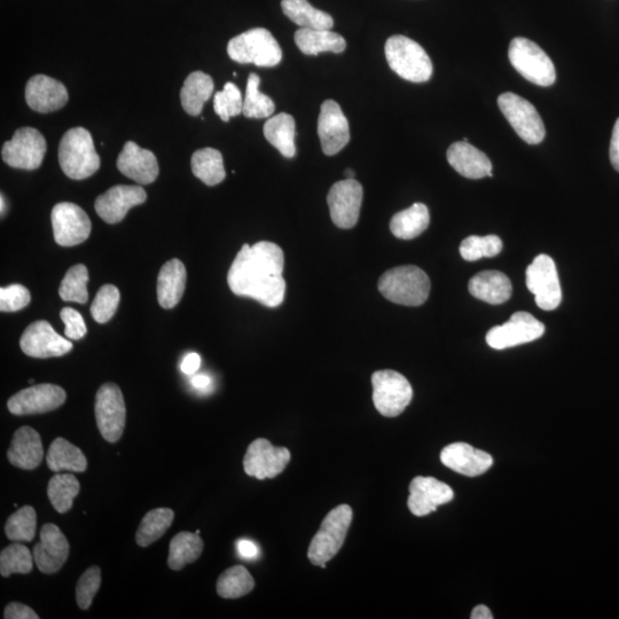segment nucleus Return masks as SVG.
Listing matches in <instances>:
<instances>
[{
	"mask_svg": "<svg viewBox=\"0 0 619 619\" xmlns=\"http://www.w3.org/2000/svg\"><path fill=\"white\" fill-rule=\"evenodd\" d=\"M255 581L249 571L242 566H235L224 571L217 582V593L223 599H239L252 592Z\"/></svg>",
	"mask_w": 619,
	"mask_h": 619,
	"instance_id": "nucleus-40",
	"label": "nucleus"
},
{
	"mask_svg": "<svg viewBox=\"0 0 619 619\" xmlns=\"http://www.w3.org/2000/svg\"><path fill=\"white\" fill-rule=\"evenodd\" d=\"M238 552L245 559H254L258 554V548L250 540L242 539L237 544Z\"/></svg>",
	"mask_w": 619,
	"mask_h": 619,
	"instance_id": "nucleus-54",
	"label": "nucleus"
},
{
	"mask_svg": "<svg viewBox=\"0 0 619 619\" xmlns=\"http://www.w3.org/2000/svg\"><path fill=\"white\" fill-rule=\"evenodd\" d=\"M5 619H38L39 616L30 607L23 603L12 602L7 605L4 611Z\"/></svg>",
	"mask_w": 619,
	"mask_h": 619,
	"instance_id": "nucleus-51",
	"label": "nucleus"
},
{
	"mask_svg": "<svg viewBox=\"0 0 619 619\" xmlns=\"http://www.w3.org/2000/svg\"><path fill=\"white\" fill-rule=\"evenodd\" d=\"M295 43L307 56H318L324 52L339 54L347 49L346 39L327 29L301 28L296 31Z\"/></svg>",
	"mask_w": 619,
	"mask_h": 619,
	"instance_id": "nucleus-30",
	"label": "nucleus"
},
{
	"mask_svg": "<svg viewBox=\"0 0 619 619\" xmlns=\"http://www.w3.org/2000/svg\"><path fill=\"white\" fill-rule=\"evenodd\" d=\"M47 466L54 473H83L88 468V460L80 448L69 443L65 438H56L50 446L46 457Z\"/></svg>",
	"mask_w": 619,
	"mask_h": 619,
	"instance_id": "nucleus-32",
	"label": "nucleus"
},
{
	"mask_svg": "<svg viewBox=\"0 0 619 619\" xmlns=\"http://www.w3.org/2000/svg\"><path fill=\"white\" fill-rule=\"evenodd\" d=\"M29 383H31V385H33V383H35V380H29Z\"/></svg>",
	"mask_w": 619,
	"mask_h": 619,
	"instance_id": "nucleus-59",
	"label": "nucleus"
},
{
	"mask_svg": "<svg viewBox=\"0 0 619 619\" xmlns=\"http://www.w3.org/2000/svg\"><path fill=\"white\" fill-rule=\"evenodd\" d=\"M229 57L239 64H254L272 68L282 60L281 47L269 30L255 28L231 39L227 45Z\"/></svg>",
	"mask_w": 619,
	"mask_h": 619,
	"instance_id": "nucleus-6",
	"label": "nucleus"
},
{
	"mask_svg": "<svg viewBox=\"0 0 619 619\" xmlns=\"http://www.w3.org/2000/svg\"><path fill=\"white\" fill-rule=\"evenodd\" d=\"M344 177H346V179H355L356 172L352 169H347L344 171Z\"/></svg>",
	"mask_w": 619,
	"mask_h": 619,
	"instance_id": "nucleus-57",
	"label": "nucleus"
},
{
	"mask_svg": "<svg viewBox=\"0 0 619 619\" xmlns=\"http://www.w3.org/2000/svg\"><path fill=\"white\" fill-rule=\"evenodd\" d=\"M281 9L301 28L331 30L334 27L331 15L315 9L308 0H282Z\"/></svg>",
	"mask_w": 619,
	"mask_h": 619,
	"instance_id": "nucleus-35",
	"label": "nucleus"
},
{
	"mask_svg": "<svg viewBox=\"0 0 619 619\" xmlns=\"http://www.w3.org/2000/svg\"><path fill=\"white\" fill-rule=\"evenodd\" d=\"M69 556V543L56 524L47 523L41 530V542L34 548V560L41 573L56 574Z\"/></svg>",
	"mask_w": 619,
	"mask_h": 619,
	"instance_id": "nucleus-22",
	"label": "nucleus"
},
{
	"mask_svg": "<svg viewBox=\"0 0 619 619\" xmlns=\"http://www.w3.org/2000/svg\"><path fill=\"white\" fill-rule=\"evenodd\" d=\"M545 333V326L528 312H516L507 323L492 327L487 342L492 349L504 350L536 341Z\"/></svg>",
	"mask_w": 619,
	"mask_h": 619,
	"instance_id": "nucleus-13",
	"label": "nucleus"
},
{
	"mask_svg": "<svg viewBox=\"0 0 619 619\" xmlns=\"http://www.w3.org/2000/svg\"><path fill=\"white\" fill-rule=\"evenodd\" d=\"M101 585V570L99 567H91L78 579L76 585V601L78 607L83 610L89 609L94 597Z\"/></svg>",
	"mask_w": 619,
	"mask_h": 619,
	"instance_id": "nucleus-48",
	"label": "nucleus"
},
{
	"mask_svg": "<svg viewBox=\"0 0 619 619\" xmlns=\"http://www.w3.org/2000/svg\"><path fill=\"white\" fill-rule=\"evenodd\" d=\"M66 86L45 75L31 77L26 86L28 106L37 113L47 114L59 111L68 103Z\"/></svg>",
	"mask_w": 619,
	"mask_h": 619,
	"instance_id": "nucleus-23",
	"label": "nucleus"
},
{
	"mask_svg": "<svg viewBox=\"0 0 619 619\" xmlns=\"http://www.w3.org/2000/svg\"><path fill=\"white\" fill-rule=\"evenodd\" d=\"M120 291L114 285H105L91 305V315L99 324H105L111 320L120 304Z\"/></svg>",
	"mask_w": 619,
	"mask_h": 619,
	"instance_id": "nucleus-47",
	"label": "nucleus"
},
{
	"mask_svg": "<svg viewBox=\"0 0 619 619\" xmlns=\"http://www.w3.org/2000/svg\"><path fill=\"white\" fill-rule=\"evenodd\" d=\"M146 200L147 194L143 187L117 185L101 194L94 208L106 223L117 224L123 221L131 208L143 205Z\"/></svg>",
	"mask_w": 619,
	"mask_h": 619,
	"instance_id": "nucleus-20",
	"label": "nucleus"
},
{
	"mask_svg": "<svg viewBox=\"0 0 619 619\" xmlns=\"http://www.w3.org/2000/svg\"><path fill=\"white\" fill-rule=\"evenodd\" d=\"M37 514L35 508L25 506L18 509L7 520L5 532L12 542H31L35 538Z\"/></svg>",
	"mask_w": 619,
	"mask_h": 619,
	"instance_id": "nucleus-43",
	"label": "nucleus"
},
{
	"mask_svg": "<svg viewBox=\"0 0 619 619\" xmlns=\"http://www.w3.org/2000/svg\"><path fill=\"white\" fill-rule=\"evenodd\" d=\"M292 454L286 448H277L265 438H258L248 446L244 458L247 475L257 480L274 479L286 469Z\"/></svg>",
	"mask_w": 619,
	"mask_h": 619,
	"instance_id": "nucleus-16",
	"label": "nucleus"
},
{
	"mask_svg": "<svg viewBox=\"0 0 619 619\" xmlns=\"http://www.w3.org/2000/svg\"><path fill=\"white\" fill-rule=\"evenodd\" d=\"M352 516L354 514L348 505H340L326 515L309 547L308 558L312 564L325 568L327 562L340 552L346 542Z\"/></svg>",
	"mask_w": 619,
	"mask_h": 619,
	"instance_id": "nucleus-5",
	"label": "nucleus"
},
{
	"mask_svg": "<svg viewBox=\"0 0 619 619\" xmlns=\"http://www.w3.org/2000/svg\"><path fill=\"white\" fill-rule=\"evenodd\" d=\"M527 287L535 295L540 309L553 311L560 307L562 291L558 270L552 257L538 255L529 265Z\"/></svg>",
	"mask_w": 619,
	"mask_h": 619,
	"instance_id": "nucleus-10",
	"label": "nucleus"
},
{
	"mask_svg": "<svg viewBox=\"0 0 619 619\" xmlns=\"http://www.w3.org/2000/svg\"><path fill=\"white\" fill-rule=\"evenodd\" d=\"M454 493L448 484L434 477L418 476L410 484L407 506L415 516H427L442 505L450 503Z\"/></svg>",
	"mask_w": 619,
	"mask_h": 619,
	"instance_id": "nucleus-21",
	"label": "nucleus"
},
{
	"mask_svg": "<svg viewBox=\"0 0 619 619\" xmlns=\"http://www.w3.org/2000/svg\"><path fill=\"white\" fill-rule=\"evenodd\" d=\"M318 136L321 148L328 156L340 153L350 140L349 122L338 103L326 100L320 108Z\"/></svg>",
	"mask_w": 619,
	"mask_h": 619,
	"instance_id": "nucleus-19",
	"label": "nucleus"
},
{
	"mask_svg": "<svg viewBox=\"0 0 619 619\" xmlns=\"http://www.w3.org/2000/svg\"><path fill=\"white\" fill-rule=\"evenodd\" d=\"M609 154L611 164L619 172V119L615 123Z\"/></svg>",
	"mask_w": 619,
	"mask_h": 619,
	"instance_id": "nucleus-52",
	"label": "nucleus"
},
{
	"mask_svg": "<svg viewBox=\"0 0 619 619\" xmlns=\"http://www.w3.org/2000/svg\"><path fill=\"white\" fill-rule=\"evenodd\" d=\"M191 166L194 176L208 186L221 184L226 177L223 155L214 148H203L195 152Z\"/></svg>",
	"mask_w": 619,
	"mask_h": 619,
	"instance_id": "nucleus-37",
	"label": "nucleus"
},
{
	"mask_svg": "<svg viewBox=\"0 0 619 619\" xmlns=\"http://www.w3.org/2000/svg\"><path fill=\"white\" fill-rule=\"evenodd\" d=\"M214 81L209 75L203 72H194L186 78L180 100L184 111L191 116H199L203 106L210 99L214 92Z\"/></svg>",
	"mask_w": 619,
	"mask_h": 619,
	"instance_id": "nucleus-34",
	"label": "nucleus"
},
{
	"mask_svg": "<svg viewBox=\"0 0 619 619\" xmlns=\"http://www.w3.org/2000/svg\"><path fill=\"white\" fill-rule=\"evenodd\" d=\"M116 164L124 176L140 185L152 184L159 176V163L154 153L144 150L133 141L124 145Z\"/></svg>",
	"mask_w": 619,
	"mask_h": 619,
	"instance_id": "nucleus-24",
	"label": "nucleus"
},
{
	"mask_svg": "<svg viewBox=\"0 0 619 619\" xmlns=\"http://www.w3.org/2000/svg\"><path fill=\"white\" fill-rule=\"evenodd\" d=\"M364 190L356 179L335 183L328 193L327 203L333 223L340 229H352L358 223Z\"/></svg>",
	"mask_w": 619,
	"mask_h": 619,
	"instance_id": "nucleus-15",
	"label": "nucleus"
},
{
	"mask_svg": "<svg viewBox=\"0 0 619 619\" xmlns=\"http://www.w3.org/2000/svg\"><path fill=\"white\" fill-rule=\"evenodd\" d=\"M503 247V241L497 235H487V237L472 235L461 242L460 255L468 262H475L483 257L497 256Z\"/></svg>",
	"mask_w": 619,
	"mask_h": 619,
	"instance_id": "nucleus-45",
	"label": "nucleus"
},
{
	"mask_svg": "<svg viewBox=\"0 0 619 619\" xmlns=\"http://www.w3.org/2000/svg\"><path fill=\"white\" fill-rule=\"evenodd\" d=\"M54 240L62 247L83 244L91 234V221L85 211L75 203L61 202L52 210Z\"/></svg>",
	"mask_w": 619,
	"mask_h": 619,
	"instance_id": "nucleus-14",
	"label": "nucleus"
},
{
	"mask_svg": "<svg viewBox=\"0 0 619 619\" xmlns=\"http://www.w3.org/2000/svg\"><path fill=\"white\" fill-rule=\"evenodd\" d=\"M44 450L42 438L35 429L21 427L15 432L7 458L14 467L25 470L36 469L42 464Z\"/></svg>",
	"mask_w": 619,
	"mask_h": 619,
	"instance_id": "nucleus-27",
	"label": "nucleus"
},
{
	"mask_svg": "<svg viewBox=\"0 0 619 619\" xmlns=\"http://www.w3.org/2000/svg\"><path fill=\"white\" fill-rule=\"evenodd\" d=\"M498 106L517 135L529 145H538L545 138V125L534 105L517 94L507 92L498 98Z\"/></svg>",
	"mask_w": 619,
	"mask_h": 619,
	"instance_id": "nucleus-9",
	"label": "nucleus"
},
{
	"mask_svg": "<svg viewBox=\"0 0 619 619\" xmlns=\"http://www.w3.org/2000/svg\"><path fill=\"white\" fill-rule=\"evenodd\" d=\"M30 300V292L25 286L15 284L0 289V310L2 312H17L25 309Z\"/></svg>",
	"mask_w": 619,
	"mask_h": 619,
	"instance_id": "nucleus-49",
	"label": "nucleus"
},
{
	"mask_svg": "<svg viewBox=\"0 0 619 619\" xmlns=\"http://www.w3.org/2000/svg\"><path fill=\"white\" fill-rule=\"evenodd\" d=\"M175 519V513L170 508H156L148 512L141 520L136 535V542L140 547H147L166 534Z\"/></svg>",
	"mask_w": 619,
	"mask_h": 619,
	"instance_id": "nucleus-38",
	"label": "nucleus"
},
{
	"mask_svg": "<svg viewBox=\"0 0 619 619\" xmlns=\"http://www.w3.org/2000/svg\"><path fill=\"white\" fill-rule=\"evenodd\" d=\"M202 551L203 542L199 534L179 532L170 543L168 566L175 571L182 570L187 564L197 561Z\"/></svg>",
	"mask_w": 619,
	"mask_h": 619,
	"instance_id": "nucleus-36",
	"label": "nucleus"
},
{
	"mask_svg": "<svg viewBox=\"0 0 619 619\" xmlns=\"http://www.w3.org/2000/svg\"><path fill=\"white\" fill-rule=\"evenodd\" d=\"M20 347L33 358L61 357L73 350V343L62 338L45 320L35 321L22 334Z\"/></svg>",
	"mask_w": 619,
	"mask_h": 619,
	"instance_id": "nucleus-17",
	"label": "nucleus"
},
{
	"mask_svg": "<svg viewBox=\"0 0 619 619\" xmlns=\"http://www.w3.org/2000/svg\"><path fill=\"white\" fill-rule=\"evenodd\" d=\"M261 78L255 73L249 75L246 97L244 101V114L248 119H266L274 113L273 100L260 91Z\"/></svg>",
	"mask_w": 619,
	"mask_h": 619,
	"instance_id": "nucleus-41",
	"label": "nucleus"
},
{
	"mask_svg": "<svg viewBox=\"0 0 619 619\" xmlns=\"http://www.w3.org/2000/svg\"><path fill=\"white\" fill-rule=\"evenodd\" d=\"M201 358L198 354L187 355L180 365V370L186 375H194L199 371Z\"/></svg>",
	"mask_w": 619,
	"mask_h": 619,
	"instance_id": "nucleus-53",
	"label": "nucleus"
},
{
	"mask_svg": "<svg viewBox=\"0 0 619 619\" xmlns=\"http://www.w3.org/2000/svg\"><path fill=\"white\" fill-rule=\"evenodd\" d=\"M195 389L205 390L211 385V379L206 374H195L191 380Z\"/></svg>",
	"mask_w": 619,
	"mask_h": 619,
	"instance_id": "nucleus-55",
	"label": "nucleus"
},
{
	"mask_svg": "<svg viewBox=\"0 0 619 619\" xmlns=\"http://www.w3.org/2000/svg\"><path fill=\"white\" fill-rule=\"evenodd\" d=\"M296 125L292 115L280 113L272 116L264 124V136L269 143L276 147L282 156L293 159L296 154L295 131Z\"/></svg>",
	"mask_w": 619,
	"mask_h": 619,
	"instance_id": "nucleus-31",
	"label": "nucleus"
},
{
	"mask_svg": "<svg viewBox=\"0 0 619 619\" xmlns=\"http://www.w3.org/2000/svg\"><path fill=\"white\" fill-rule=\"evenodd\" d=\"M81 485L72 474H57L52 477L47 487V496L52 506L60 514L73 508L74 499L80 493Z\"/></svg>",
	"mask_w": 619,
	"mask_h": 619,
	"instance_id": "nucleus-39",
	"label": "nucleus"
},
{
	"mask_svg": "<svg viewBox=\"0 0 619 619\" xmlns=\"http://www.w3.org/2000/svg\"><path fill=\"white\" fill-rule=\"evenodd\" d=\"M385 50L389 67L404 80L425 83L432 77V60L423 47L413 39L402 35L390 37Z\"/></svg>",
	"mask_w": 619,
	"mask_h": 619,
	"instance_id": "nucleus-4",
	"label": "nucleus"
},
{
	"mask_svg": "<svg viewBox=\"0 0 619 619\" xmlns=\"http://www.w3.org/2000/svg\"><path fill=\"white\" fill-rule=\"evenodd\" d=\"M96 420L99 432L109 443H116L125 428V403L122 391L115 383H105L96 396Z\"/></svg>",
	"mask_w": 619,
	"mask_h": 619,
	"instance_id": "nucleus-11",
	"label": "nucleus"
},
{
	"mask_svg": "<svg viewBox=\"0 0 619 619\" xmlns=\"http://www.w3.org/2000/svg\"><path fill=\"white\" fill-rule=\"evenodd\" d=\"M185 265L175 258L162 266L158 278V300L163 309H172L182 300L186 288Z\"/></svg>",
	"mask_w": 619,
	"mask_h": 619,
	"instance_id": "nucleus-29",
	"label": "nucleus"
},
{
	"mask_svg": "<svg viewBox=\"0 0 619 619\" xmlns=\"http://www.w3.org/2000/svg\"><path fill=\"white\" fill-rule=\"evenodd\" d=\"M66 391L57 385L44 383L19 391L10 398L7 407L14 415H34L59 409L66 402Z\"/></svg>",
	"mask_w": 619,
	"mask_h": 619,
	"instance_id": "nucleus-18",
	"label": "nucleus"
},
{
	"mask_svg": "<svg viewBox=\"0 0 619 619\" xmlns=\"http://www.w3.org/2000/svg\"><path fill=\"white\" fill-rule=\"evenodd\" d=\"M442 464L453 472L475 477L488 472L493 464L489 453L474 449L466 443H454L446 446L441 453Z\"/></svg>",
	"mask_w": 619,
	"mask_h": 619,
	"instance_id": "nucleus-25",
	"label": "nucleus"
},
{
	"mask_svg": "<svg viewBox=\"0 0 619 619\" xmlns=\"http://www.w3.org/2000/svg\"><path fill=\"white\" fill-rule=\"evenodd\" d=\"M446 156L450 166L461 176L469 179L493 176L492 163L488 156L464 140L452 144Z\"/></svg>",
	"mask_w": 619,
	"mask_h": 619,
	"instance_id": "nucleus-26",
	"label": "nucleus"
},
{
	"mask_svg": "<svg viewBox=\"0 0 619 619\" xmlns=\"http://www.w3.org/2000/svg\"><path fill=\"white\" fill-rule=\"evenodd\" d=\"M0 202H2V216H3V215H4V213H5V208H6V205H5V198H4V195H3V194H2V199H0Z\"/></svg>",
	"mask_w": 619,
	"mask_h": 619,
	"instance_id": "nucleus-58",
	"label": "nucleus"
},
{
	"mask_svg": "<svg viewBox=\"0 0 619 619\" xmlns=\"http://www.w3.org/2000/svg\"><path fill=\"white\" fill-rule=\"evenodd\" d=\"M59 163L70 179L83 180L96 174L100 158L88 130L74 128L65 133L59 145Z\"/></svg>",
	"mask_w": 619,
	"mask_h": 619,
	"instance_id": "nucleus-3",
	"label": "nucleus"
},
{
	"mask_svg": "<svg viewBox=\"0 0 619 619\" xmlns=\"http://www.w3.org/2000/svg\"><path fill=\"white\" fill-rule=\"evenodd\" d=\"M31 570H33V556L28 547L15 543L0 553V574L3 577L29 574Z\"/></svg>",
	"mask_w": 619,
	"mask_h": 619,
	"instance_id": "nucleus-44",
	"label": "nucleus"
},
{
	"mask_svg": "<svg viewBox=\"0 0 619 619\" xmlns=\"http://www.w3.org/2000/svg\"><path fill=\"white\" fill-rule=\"evenodd\" d=\"M469 293L475 299L489 304H503L511 299L513 286L505 273L499 271H483L470 279Z\"/></svg>",
	"mask_w": 619,
	"mask_h": 619,
	"instance_id": "nucleus-28",
	"label": "nucleus"
},
{
	"mask_svg": "<svg viewBox=\"0 0 619 619\" xmlns=\"http://www.w3.org/2000/svg\"><path fill=\"white\" fill-rule=\"evenodd\" d=\"M430 223L429 210L423 203L399 211L390 222V231L396 238L412 240L428 229Z\"/></svg>",
	"mask_w": 619,
	"mask_h": 619,
	"instance_id": "nucleus-33",
	"label": "nucleus"
},
{
	"mask_svg": "<svg viewBox=\"0 0 619 619\" xmlns=\"http://www.w3.org/2000/svg\"><path fill=\"white\" fill-rule=\"evenodd\" d=\"M89 271L83 264L70 268L62 280L59 295L65 302L84 304L89 300L88 293Z\"/></svg>",
	"mask_w": 619,
	"mask_h": 619,
	"instance_id": "nucleus-42",
	"label": "nucleus"
},
{
	"mask_svg": "<svg viewBox=\"0 0 619 619\" xmlns=\"http://www.w3.org/2000/svg\"><path fill=\"white\" fill-rule=\"evenodd\" d=\"M60 317L65 323V335L69 340H81L88 333V328H86L80 312L72 308H65L62 309Z\"/></svg>",
	"mask_w": 619,
	"mask_h": 619,
	"instance_id": "nucleus-50",
	"label": "nucleus"
},
{
	"mask_svg": "<svg viewBox=\"0 0 619 619\" xmlns=\"http://www.w3.org/2000/svg\"><path fill=\"white\" fill-rule=\"evenodd\" d=\"M46 148L41 132L34 128H21L4 144L2 158L12 168L36 170L42 166Z\"/></svg>",
	"mask_w": 619,
	"mask_h": 619,
	"instance_id": "nucleus-12",
	"label": "nucleus"
},
{
	"mask_svg": "<svg viewBox=\"0 0 619 619\" xmlns=\"http://www.w3.org/2000/svg\"><path fill=\"white\" fill-rule=\"evenodd\" d=\"M470 618L472 619H492L493 616L491 614L490 609L487 606H477L476 608H474L472 616H470Z\"/></svg>",
	"mask_w": 619,
	"mask_h": 619,
	"instance_id": "nucleus-56",
	"label": "nucleus"
},
{
	"mask_svg": "<svg viewBox=\"0 0 619 619\" xmlns=\"http://www.w3.org/2000/svg\"><path fill=\"white\" fill-rule=\"evenodd\" d=\"M373 402L383 417L401 415L413 398L409 380L401 373L391 370L378 371L372 375Z\"/></svg>",
	"mask_w": 619,
	"mask_h": 619,
	"instance_id": "nucleus-8",
	"label": "nucleus"
},
{
	"mask_svg": "<svg viewBox=\"0 0 619 619\" xmlns=\"http://www.w3.org/2000/svg\"><path fill=\"white\" fill-rule=\"evenodd\" d=\"M285 256L282 249L269 241L242 246L232 263L227 282L233 294L250 297L268 308L284 302L286 281Z\"/></svg>",
	"mask_w": 619,
	"mask_h": 619,
	"instance_id": "nucleus-1",
	"label": "nucleus"
},
{
	"mask_svg": "<svg viewBox=\"0 0 619 619\" xmlns=\"http://www.w3.org/2000/svg\"><path fill=\"white\" fill-rule=\"evenodd\" d=\"M508 58L526 80L539 86H551L556 81L554 64L535 42L516 37L509 45Z\"/></svg>",
	"mask_w": 619,
	"mask_h": 619,
	"instance_id": "nucleus-7",
	"label": "nucleus"
},
{
	"mask_svg": "<svg viewBox=\"0 0 619 619\" xmlns=\"http://www.w3.org/2000/svg\"><path fill=\"white\" fill-rule=\"evenodd\" d=\"M214 109L224 122L239 116L244 111V100L238 86L232 82L226 83L224 90L215 94Z\"/></svg>",
	"mask_w": 619,
	"mask_h": 619,
	"instance_id": "nucleus-46",
	"label": "nucleus"
},
{
	"mask_svg": "<svg viewBox=\"0 0 619 619\" xmlns=\"http://www.w3.org/2000/svg\"><path fill=\"white\" fill-rule=\"evenodd\" d=\"M379 291L390 302L405 307H420L428 300L430 280L418 266L405 265L383 273Z\"/></svg>",
	"mask_w": 619,
	"mask_h": 619,
	"instance_id": "nucleus-2",
	"label": "nucleus"
}]
</instances>
